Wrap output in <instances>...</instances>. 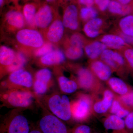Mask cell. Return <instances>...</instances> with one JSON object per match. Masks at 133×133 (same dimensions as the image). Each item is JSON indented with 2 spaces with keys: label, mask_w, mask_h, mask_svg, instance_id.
<instances>
[{
  "label": "cell",
  "mask_w": 133,
  "mask_h": 133,
  "mask_svg": "<svg viewBox=\"0 0 133 133\" xmlns=\"http://www.w3.org/2000/svg\"><path fill=\"white\" fill-rule=\"evenodd\" d=\"M3 84L8 85L9 88H19L29 90L33 86V78L29 72L22 69L10 73L8 82Z\"/></svg>",
  "instance_id": "8"
},
{
  "label": "cell",
  "mask_w": 133,
  "mask_h": 133,
  "mask_svg": "<svg viewBox=\"0 0 133 133\" xmlns=\"http://www.w3.org/2000/svg\"><path fill=\"white\" fill-rule=\"evenodd\" d=\"M93 106L91 97L85 94L80 95L71 103L72 117L78 121L84 120L90 115Z\"/></svg>",
  "instance_id": "5"
},
{
  "label": "cell",
  "mask_w": 133,
  "mask_h": 133,
  "mask_svg": "<svg viewBox=\"0 0 133 133\" xmlns=\"http://www.w3.org/2000/svg\"><path fill=\"white\" fill-rule=\"evenodd\" d=\"M52 43L49 42L44 43L41 48L37 49L34 52V55L37 57H42L54 50Z\"/></svg>",
  "instance_id": "32"
},
{
  "label": "cell",
  "mask_w": 133,
  "mask_h": 133,
  "mask_svg": "<svg viewBox=\"0 0 133 133\" xmlns=\"http://www.w3.org/2000/svg\"><path fill=\"white\" fill-rule=\"evenodd\" d=\"M106 129L115 131H121L125 128V121L115 115L108 116L104 122Z\"/></svg>",
  "instance_id": "20"
},
{
  "label": "cell",
  "mask_w": 133,
  "mask_h": 133,
  "mask_svg": "<svg viewBox=\"0 0 133 133\" xmlns=\"http://www.w3.org/2000/svg\"><path fill=\"white\" fill-rule=\"evenodd\" d=\"M125 122L127 128L130 130H133V111L130 112L126 116Z\"/></svg>",
  "instance_id": "38"
},
{
  "label": "cell",
  "mask_w": 133,
  "mask_h": 133,
  "mask_svg": "<svg viewBox=\"0 0 133 133\" xmlns=\"http://www.w3.org/2000/svg\"><path fill=\"white\" fill-rule=\"evenodd\" d=\"M38 127L43 133H69L62 120L53 114L43 116L39 121Z\"/></svg>",
  "instance_id": "7"
},
{
  "label": "cell",
  "mask_w": 133,
  "mask_h": 133,
  "mask_svg": "<svg viewBox=\"0 0 133 133\" xmlns=\"http://www.w3.org/2000/svg\"><path fill=\"white\" fill-rule=\"evenodd\" d=\"M102 21L99 18H95L88 21L85 25L84 31L86 35L90 38H94L99 34V29L102 26Z\"/></svg>",
  "instance_id": "21"
},
{
  "label": "cell",
  "mask_w": 133,
  "mask_h": 133,
  "mask_svg": "<svg viewBox=\"0 0 133 133\" xmlns=\"http://www.w3.org/2000/svg\"><path fill=\"white\" fill-rule=\"evenodd\" d=\"M107 81L108 85L112 90L120 96L127 94L133 89L123 80L118 78H110Z\"/></svg>",
  "instance_id": "18"
},
{
  "label": "cell",
  "mask_w": 133,
  "mask_h": 133,
  "mask_svg": "<svg viewBox=\"0 0 133 133\" xmlns=\"http://www.w3.org/2000/svg\"><path fill=\"white\" fill-rule=\"evenodd\" d=\"M78 85L82 89L92 92L99 91L101 85L92 72L88 69L82 68L78 72Z\"/></svg>",
  "instance_id": "9"
},
{
  "label": "cell",
  "mask_w": 133,
  "mask_h": 133,
  "mask_svg": "<svg viewBox=\"0 0 133 133\" xmlns=\"http://www.w3.org/2000/svg\"><path fill=\"white\" fill-rule=\"evenodd\" d=\"M5 21L9 28L12 30L22 29L25 26V19L20 6H15L8 11Z\"/></svg>",
  "instance_id": "10"
},
{
  "label": "cell",
  "mask_w": 133,
  "mask_h": 133,
  "mask_svg": "<svg viewBox=\"0 0 133 133\" xmlns=\"http://www.w3.org/2000/svg\"><path fill=\"white\" fill-rule=\"evenodd\" d=\"M23 2L26 3L30 1L36 2H41V0H22Z\"/></svg>",
  "instance_id": "45"
},
{
  "label": "cell",
  "mask_w": 133,
  "mask_h": 133,
  "mask_svg": "<svg viewBox=\"0 0 133 133\" xmlns=\"http://www.w3.org/2000/svg\"><path fill=\"white\" fill-rule=\"evenodd\" d=\"M41 2L31 1L26 3L22 8V13L25 21L31 29L35 28V19Z\"/></svg>",
  "instance_id": "14"
},
{
  "label": "cell",
  "mask_w": 133,
  "mask_h": 133,
  "mask_svg": "<svg viewBox=\"0 0 133 133\" xmlns=\"http://www.w3.org/2000/svg\"><path fill=\"white\" fill-rule=\"evenodd\" d=\"M61 1L62 0H45V2L50 5L57 7L58 5V4L61 3Z\"/></svg>",
  "instance_id": "40"
},
{
  "label": "cell",
  "mask_w": 133,
  "mask_h": 133,
  "mask_svg": "<svg viewBox=\"0 0 133 133\" xmlns=\"http://www.w3.org/2000/svg\"><path fill=\"white\" fill-rule=\"evenodd\" d=\"M16 38L21 45L36 50L41 48L45 43L42 34L34 29L20 30L17 33Z\"/></svg>",
  "instance_id": "6"
},
{
  "label": "cell",
  "mask_w": 133,
  "mask_h": 133,
  "mask_svg": "<svg viewBox=\"0 0 133 133\" xmlns=\"http://www.w3.org/2000/svg\"><path fill=\"white\" fill-rule=\"evenodd\" d=\"M30 132L27 118L16 111L11 112L1 124L0 133H29Z\"/></svg>",
  "instance_id": "3"
},
{
  "label": "cell",
  "mask_w": 133,
  "mask_h": 133,
  "mask_svg": "<svg viewBox=\"0 0 133 133\" xmlns=\"http://www.w3.org/2000/svg\"><path fill=\"white\" fill-rule=\"evenodd\" d=\"M106 47L103 43L96 42L86 46L85 49L88 57L91 59H95L101 55L106 50Z\"/></svg>",
  "instance_id": "22"
},
{
  "label": "cell",
  "mask_w": 133,
  "mask_h": 133,
  "mask_svg": "<svg viewBox=\"0 0 133 133\" xmlns=\"http://www.w3.org/2000/svg\"><path fill=\"white\" fill-rule=\"evenodd\" d=\"M97 12L92 7H85L80 10V16L84 21H90L96 18L97 16Z\"/></svg>",
  "instance_id": "30"
},
{
  "label": "cell",
  "mask_w": 133,
  "mask_h": 133,
  "mask_svg": "<svg viewBox=\"0 0 133 133\" xmlns=\"http://www.w3.org/2000/svg\"><path fill=\"white\" fill-rule=\"evenodd\" d=\"M90 127L86 125H80L74 128L72 133H90Z\"/></svg>",
  "instance_id": "37"
},
{
  "label": "cell",
  "mask_w": 133,
  "mask_h": 133,
  "mask_svg": "<svg viewBox=\"0 0 133 133\" xmlns=\"http://www.w3.org/2000/svg\"><path fill=\"white\" fill-rule=\"evenodd\" d=\"M64 28L63 22L57 18L45 30V38L48 42L52 43H57L63 38Z\"/></svg>",
  "instance_id": "12"
},
{
  "label": "cell",
  "mask_w": 133,
  "mask_h": 133,
  "mask_svg": "<svg viewBox=\"0 0 133 133\" xmlns=\"http://www.w3.org/2000/svg\"><path fill=\"white\" fill-rule=\"evenodd\" d=\"M79 3L81 5H85L86 0H78Z\"/></svg>",
  "instance_id": "46"
},
{
  "label": "cell",
  "mask_w": 133,
  "mask_h": 133,
  "mask_svg": "<svg viewBox=\"0 0 133 133\" xmlns=\"http://www.w3.org/2000/svg\"><path fill=\"white\" fill-rule=\"evenodd\" d=\"M95 3V0H86L85 5L87 7H92Z\"/></svg>",
  "instance_id": "42"
},
{
  "label": "cell",
  "mask_w": 133,
  "mask_h": 133,
  "mask_svg": "<svg viewBox=\"0 0 133 133\" xmlns=\"http://www.w3.org/2000/svg\"><path fill=\"white\" fill-rule=\"evenodd\" d=\"M45 102L52 114L63 121H68L72 117L71 103L66 95L53 94L46 97Z\"/></svg>",
  "instance_id": "2"
},
{
  "label": "cell",
  "mask_w": 133,
  "mask_h": 133,
  "mask_svg": "<svg viewBox=\"0 0 133 133\" xmlns=\"http://www.w3.org/2000/svg\"><path fill=\"white\" fill-rule=\"evenodd\" d=\"M110 2V0H95V3L102 11H105L108 8Z\"/></svg>",
  "instance_id": "36"
},
{
  "label": "cell",
  "mask_w": 133,
  "mask_h": 133,
  "mask_svg": "<svg viewBox=\"0 0 133 133\" xmlns=\"http://www.w3.org/2000/svg\"><path fill=\"white\" fill-rule=\"evenodd\" d=\"M57 16V7L45 2L41 3L35 17L36 27L45 30Z\"/></svg>",
  "instance_id": "4"
},
{
  "label": "cell",
  "mask_w": 133,
  "mask_h": 133,
  "mask_svg": "<svg viewBox=\"0 0 133 133\" xmlns=\"http://www.w3.org/2000/svg\"><path fill=\"white\" fill-rule=\"evenodd\" d=\"M8 1L10 2H13L15 6H19L18 4L19 0H8Z\"/></svg>",
  "instance_id": "44"
},
{
  "label": "cell",
  "mask_w": 133,
  "mask_h": 133,
  "mask_svg": "<svg viewBox=\"0 0 133 133\" xmlns=\"http://www.w3.org/2000/svg\"><path fill=\"white\" fill-rule=\"evenodd\" d=\"M49 88L48 85L36 79L33 84L34 91L37 95L44 94L47 91Z\"/></svg>",
  "instance_id": "33"
},
{
  "label": "cell",
  "mask_w": 133,
  "mask_h": 133,
  "mask_svg": "<svg viewBox=\"0 0 133 133\" xmlns=\"http://www.w3.org/2000/svg\"><path fill=\"white\" fill-rule=\"evenodd\" d=\"M5 0H0V5H1V8L2 7L3 5H4L5 3Z\"/></svg>",
  "instance_id": "47"
},
{
  "label": "cell",
  "mask_w": 133,
  "mask_h": 133,
  "mask_svg": "<svg viewBox=\"0 0 133 133\" xmlns=\"http://www.w3.org/2000/svg\"><path fill=\"white\" fill-rule=\"evenodd\" d=\"M65 1H71V0H64Z\"/></svg>",
  "instance_id": "48"
},
{
  "label": "cell",
  "mask_w": 133,
  "mask_h": 133,
  "mask_svg": "<svg viewBox=\"0 0 133 133\" xmlns=\"http://www.w3.org/2000/svg\"><path fill=\"white\" fill-rule=\"evenodd\" d=\"M108 8L111 13L120 15L128 14L131 11V8L129 5H123L115 1H111Z\"/></svg>",
  "instance_id": "25"
},
{
  "label": "cell",
  "mask_w": 133,
  "mask_h": 133,
  "mask_svg": "<svg viewBox=\"0 0 133 133\" xmlns=\"http://www.w3.org/2000/svg\"><path fill=\"white\" fill-rule=\"evenodd\" d=\"M16 53L14 50L5 45L0 48V63L1 68H5L6 70L14 61Z\"/></svg>",
  "instance_id": "19"
},
{
  "label": "cell",
  "mask_w": 133,
  "mask_h": 133,
  "mask_svg": "<svg viewBox=\"0 0 133 133\" xmlns=\"http://www.w3.org/2000/svg\"><path fill=\"white\" fill-rule=\"evenodd\" d=\"M52 72L49 69L44 68L38 70L36 73V80L49 85L51 82Z\"/></svg>",
  "instance_id": "28"
},
{
  "label": "cell",
  "mask_w": 133,
  "mask_h": 133,
  "mask_svg": "<svg viewBox=\"0 0 133 133\" xmlns=\"http://www.w3.org/2000/svg\"><path fill=\"white\" fill-rule=\"evenodd\" d=\"M78 9L76 5L70 4L66 7L63 15V24L64 27L71 30L78 28Z\"/></svg>",
  "instance_id": "13"
},
{
  "label": "cell",
  "mask_w": 133,
  "mask_h": 133,
  "mask_svg": "<svg viewBox=\"0 0 133 133\" xmlns=\"http://www.w3.org/2000/svg\"><path fill=\"white\" fill-rule=\"evenodd\" d=\"M83 39L80 35L75 34L70 38L69 47L65 52V55L67 58L72 60L79 59L83 55Z\"/></svg>",
  "instance_id": "11"
},
{
  "label": "cell",
  "mask_w": 133,
  "mask_h": 133,
  "mask_svg": "<svg viewBox=\"0 0 133 133\" xmlns=\"http://www.w3.org/2000/svg\"><path fill=\"white\" fill-rule=\"evenodd\" d=\"M113 58L115 62L118 65H123L125 63V61L121 55L118 52H114L113 54Z\"/></svg>",
  "instance_id": "39"
},
{
  "label": "cell",
  "mask_w": 133,
  "mask_h": 133,
  "mask_svg": "<svg viewBox=\"0 0 133 133\" xmlns=\"http://www.w3.org/2000/svg\"><path fill=\"white\" fill-rule=\"evenodd\" d=\"M125 107L122 104L118 98H115L111 107L110 108V112L112 114L116 115Z\"/></svg>",
  "instance_id": "34"
},
{
  "label": "cell",
  "mask_w": 133,
  "mask_h": 133,
  "mask_svg": "<svg viewBox=\"0 0 133 133\" xmlns=\"http://www.w3.org/2000/svg\"><path fill=\"white\" fill-rule=\"evenodd\" d=\"M26 62V57L22 53L17 52L16 53L14 61L11 65L8 67L6 70L8 72L12 73L13 72L22 69Z\"/></svg>",
  "instance_id": "27"
},
{
  "label": "cell",
  "mask_w": 133,
  "mask_h": 133,
  "mask_svg": "<svg viewBox=\"0 0 133 133\" xmlns=\"http://www.w3.org/2000/svg\"><path fill=\"white\" fill-rule=\"evenodd\" d=\"M118 2L124 5H129L133 0H117Z\"/></svg>",
  "instance_id": "41"
},
{
  "label": "cell",
  "mask_w": 133,
  "mask_h": 133,
  "mask_svg": "<svg viewBox=\"0 0 133 133\" xmlns=\"http://www.w3.org/2000/svg\"><path fill=\"white\" fill-rule=\"evenodd\" d=\"M91 69L94 74L98 78L103 81H107L112 74L111 68L104 62L96 61L91 65Z\"/></svg>",
  "instance_id": "17"
},
{
  "label": "cell",
  "mask_w": 133,
  "mask_h": 133,
  "mask_svg": "<svg viewBox=\"0 0 133 133\" xmlns=\"http://www.w3.org/2000/svg\"><path fill=\"white\" fill-rule=\"evenodd\" d=\"M101 42L110 48L118 49L122 48L125 44V41L122 37L112 35H108L103 37Z\"/></svg>",
  "instance_id": "24"
},
{
  "label": "cell",
  "mask_w": 133,
  "mask_h": 133,
  "mask_svg": "<svg viewBox=\"0 0 133 133\" xmlns=\"http://www.w3.org/2000/svg\"><path fill=\"white\" fill-rule=\"evenodd\" d=\"M65 60V56L60 50L54 49L40 58L41 64L44 66H52L63 63Z\"/></svg>",
  "instance_id": "16"
},
{
  "label": "cell",
  "mask_w": 133,
  "mask_h": 133,
  "mask_svg": "<svg viewBox=\"0 0 133 133\" xmlns=\"http://www.w3.org/2000/svg\"><path fill=\"white\" fill-rule=\"evenodd\" d=\"M124 55L129 65L133 70V49H128L126 50Z\"/></svg>",
  "instance_id": "35"
},
{
  "label": "cell",
  "mask_w": 133,
  "mask_h": 133,
  "mask_svg": "<svg viewBox=\"0 0 133 133\" xmlns=\"http://www.w3.org/2000/svg\"><path fill=\"white\" fill-rule=\"evenodd\" d=\"M29 133H43L39 129H35L30 131Z\"/></svg>",
  "instance_id": "43"
},
{
  "label": "cell",
  "mask_w": 133,
  "mask_h": 133,
  "mask_svg": "<svg viewBox=\"0 0 133 133\" xmlns=\"http://www.w3.org/2000/svg\"><path fill=\"white\" fill-rule=\"evenodd\" d=\"M2 95L3 102L8 106L14 108H26L30 107L34 102V94L27 89L9 88Z\"/></svg>",
  "instance_id": "1"
},
{
  "label": "cell",
  "mask_w": 133,
  "mask_h": 133,
  "mask_svg": "<svg viewBox=\"0 0 133 133\" xmlns=\"http://www.w3.org/2000/svg\"><path fill=\"white\" fill-rule=\"evenodd\" d=\"M132 10H133V4L132 5Z\"/></svg>",
  "instance_id": "49"
},
{
  "label": "cell",
  "mask_w": 133,
  "mask_h": 133,
  "mask_svg": "<svg viewBox=\"0 0 133 133\" xmlns=\"http://www.w3.org/2000/svg\"><path fill=\"white\" fill-rule=\"evenodd\" d=\"M59 88L65 94H71L77 90L78 84L64 76H61L58 78Z\"/></svg>",
  "instance_id": "23"
},
{
  "label": "cell",
  "mask_w": 133,
  "mask_h": 133,
  "mask_svg": "<svg viewBox=\"0 0 133 133\" xmlns=\"http://www.w3.org/2000/svg\"><path fill=\"white\" fill-rule=\"evenodd\" d=\"M125 107L133 111V89L125 95L120 96L118 98Z\"/></svg>",
  "instance_id": "31"
},
{
  "label": "cell",
  "mask_w": 133,
  "mask_h": 133,
  "mask_svg": "<svg viewBox=\"0 0 133 133\" xmlns=\"http://www.w3.org/2000/svg\"><path fill=\"white\" fill-rule=\"evenodd\" d=\"M119 26L123 34L133 37V15L127 16L121 20Z\"/></svg>",
  "instance_id": "26"
},
{
  "label": "cell",
  "mask_w": 133,
  "mask_h": 133,
  "mask_svg": "<svg viewBox=\"0 0 133 133\" xmlns=\"http://www.w3.org/2000/svg\"><path fill=\"white\" fill-rule=\"evenodd\" d=\"M114 51L111 50H105L101 55V57L102 61L110 68L116 69L118 65L114 59Z\"/></svg>",
  "instance_id": "29"
},
{
  "label": "cell",
  "mask_w": 133,
  "mask_h": 133,
  "mask_svg": "<svg viewBox=\"0 0 133 133\" xmlns=\"http://www.w3.org/2000/svg\"><path fill=\"white\" fill-rule=\"evenodd\" d=\"M114 99L113 93L109 90H105L103 93V98L94 104L93 109L98 114L106 112L111 108Z\"/></svg>",
  "instance_id": "15"
}]
</instances>
